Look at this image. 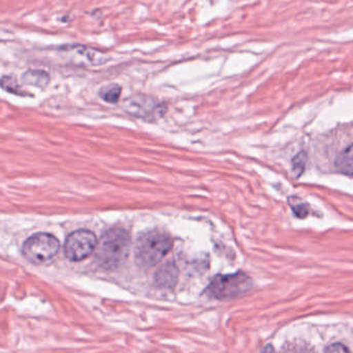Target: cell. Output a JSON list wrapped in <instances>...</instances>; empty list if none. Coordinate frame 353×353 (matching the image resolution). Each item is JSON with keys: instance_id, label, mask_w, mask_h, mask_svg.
I'll return each mask as SVG.
<instances>
[{"instance_id": "cell-1", "label": "cell", "mask_w": 353, "mask_h": 353, "mask_svg": "<svg viewBox=\"0 0 353 353\" xmlns=\"http://www.w3.org/2000/svg\"><path fill=\"white\" fill-rule=\"evenodd\" d=\"M130 236L123 228H112L97 242V259L105 269H115L128 257Z\"/></svg>"}, {"instance_id": "cell-2", "label": "cell", "mask_w": 353, "mask_h": 353, "mask_svg": "<svg viewBox=\"0 0 353 353\" xmlns=\"http://www.w3.org/2000/svg\"><path fill=\"white\" fill-rule=\"evenodd\" d=\"M173 247V240L169 234L159 230L145 232L140 238L134 248V259L138 265L151 268L157 265Z\"/></svg>"}, {"instance_id": "cell-3", "label": "cell", "mask_w": 353, "mask_h": 353, "mask_svg": "<svg viewBox=\"0 0 353 353\" xmlns=\"http://www.w3.org/2000/svg\"><path fill=\"white\" fill-rule=\"evenodd\" d=\"M59 241L53 234L39 232L25 241L23 255L34 265H43L51 261L59 251Z\"/></svg>"}, {"instance_id": "cell-4", "label": "cell", "mask_w": 353, "mask_h": 353, "mask_svg": "<svg viewBox=\"0 0 353 353\" xmlns=\"http://www.w3.org/2000/svg\"><path fill=\"white\" fill-rule=\"evenodd\" d=\"M250 278L246 274L239 272L230 275L216 276L205 292L212 298L224 300L241 296L250 290Z\"/></svg>"}, {"instance_id": "cell-5", "label": "cell", "mask_w": 353, "mask_h": 353, "mask_svg": "<svg viewBox=\"0 0 353 353\" xmlns=\"http://www.w3.org/2000/svg\"><path fill=\"white\" fill-rule=\"evenodd\" d=\"M97 239L90 230H79L66 238L64 254L70 261H81L92 254Z\"/></svg>"}, {"instance_id": "cell-6", "label": "cell", "mask_w": 353, "mask_h": 353, "mask_svg": "<svg viewBox=\"0 0 353 353\" xmlns=\"http://www.w3.org/2000/svg\"><path fill=\"white\" fill-rule=\"evenodd\" d=\"M178 268L174 263H167L161 265L155 274V282L161 288H174L178 281Z\"/></svg>"}, {"instance_id": "cell-7", "label": "cell", "mask_w": 353, "mask_h": 353, "mask_svg": "<svg viewBox=\"0 0 353 353\" xmlns=\"http://www.w3.org/2000/svg\"><path fill=\"white\" fill-rule=\"evenodd\" d=\"M336 167L340 173L353 176V144L348 146L336 161Z\"/></svg>"}, {"instance_id": "cell-8", "label": "cell", "mask_w": 353, "mask_h": 353, "mask_svg": "<svg viewBox=\"0 0 353 353\" xmlns=\"http://www.w3.org/2000/svg\"><path fill=\"white\" fill-rule=\"evenodd\" d=\"M23 81L26 84L33 85V86L45 87L49 82V76L47 72H41V70H30L23 76Z\"/></svg>"}, {"instance_id": "cell-9", "label": "cell", "mask_w": 353, "mask_h": 353, "mask_svg": "<svg viewBox=\"0 0 353 353\" xmlns=\"http://www.w3.org/2000/svg\"><path fill=\"white\" fill-rule=\"evenodd\" d=\"M121 94V87L118 85H110L101 91V97L103 101L110 103H118Z\"/></svg>"}, {"instance_id": "cell-10", "label": "cell", "mask_w": 353, "mask_h": 353, "mask_svg": "<svg viewBox=\"0 0 353 353\" xmlns=\"http://www.w3.org/2000/svg\"><path fill=\"white\" fill-rule=\"evenodd\" d=\"M305 165H306V154L304 152L299 153L294 159H292V170L294 175L299 176L302 175L304 172Z\"/></svg>"}, {"instance_id": "cell-11", "label": "cell", "mask_w": 353, "mask_h": 353, "mask_svg": "<svg viewBox=\"0 0 353 353\" xmlns=\"http://www.w3.org/2000/svg\"><path fill=\"white\" fill-rule=\"evenodd\" d=\"M282 353H315V352L307 344L296 342L286 346Z\"/></svg>"}, {"instance_id": "cell-12", "label": "cell", "mask_w": 353, "mask_h": 353, "mask_svg": "<svg viewBox=\"0 0 353 353\" xmlns=\"http://www.w3.org/2000/svg\"><path fill=\"white\" fill-rule=\"evenodd\" d=\"M0 84H1L2 88L6 89L8 92L14 93V94H20L21 93L16 81L12 77H4Z\"/></svg>"}, {"instance_id": "cell-13", "label": "cell", "mask_w": 353, "mask_h": 353, "mask_svg": "<svg viewBox=\"0 0 353 353\" xmlns=\"http://www.w3.org/2000/svg\"><path fill=\"white\" fill-rule=\"evenodd\" d=\"M325 353H352L347 347L343 344L336 343L329 346L325 350Z\"/></svg>"}, {"instance_id": "cell-14", "label": "cell", "mask_w": 353, "mask_h": 353, "mask_svg": "<svg viewBox=\"0 0 353 353\" xmlns=\"http://www.w3.org/2000/svg\"><path fill=\"white\" fill-rule=\"evenodd\" d=\"M294 209V214L298 216L299 218H305L308 215V209H307L305 205H296L292 207Z\"/></svg>"}, {"instance_id": "cell-15", "label": "cell", "mask_w": 353, "mask_h": 353, "mask_svg": "<svg viewBox=\"0 0 353 353\" xmlns=\"http://www.w3.org/2000/svg\"><path fill=\"white\" fill-rule=\"evenodd\" d=\"M261 353H275V352H274L273 346L267 345L261 350Z\"/></svg>"}]
</instances>
